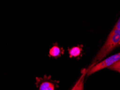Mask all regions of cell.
<instances>
[{
    "mask_svg": "<svg viewBox=\"0 0 120 90\" xmlns=\"http://www.w3.org/2000/svg\"><path fill=\"white\" fill-rule=\"evenodd\" d=\"M120 45V30L112 29L109 33L106 41L105 42L103 47L94 58L92 62L89 65L87 70L92 68L95 65L100 62V61L105 58L108 54Z\"/></svg>",
    "mask_w": 120,
    "mask_h": 90,
    "instance_id": "1",
    "label": "cell"
},
{
    "mask_svg": "<svg viewBox=\"0 0 120 90\" xmlns=\"http://www.w3.org/2000/svg\"><path fill=\"white\" fill-rule=\"evenodd\" d=\"M39 90H55V85L52 82L48 80L42 82L39 85Z\"/></svg>",
    "mask_w": 120,
    "mask_h": 90,
    "instance_id": "6",
    "label": "cell"
},
{
    "mask_svg": "<svg viewBox=\"0 0 120 90\" xmlns=\"http://www.w3.org/2000/svg\"><path fill=\"white\" fill-rule=\"evenodd\" d=\"M82 49L81 46L74 47L70 49H68V52L70 57H77L80 55L82 52Z\"/></svg>",
    "mask_w": 120,
    "mask_h": 90,
    "instance_id": "5",
    "label": "cell"
},
{
    "mask_svg": "<svg viewBox=\"0 0 120 90\" xmlns=\"http://www.w3.org/2000/svg\"><path fill=\"white\" fill-rule=\"evenodd\" d=\"M108 68L110 70H113V71H117L120 73V60L117 61L116 63H114V64L111 65L110 66L108 67Z\"/></svg>",
    "mask_w": 120,
    "mask_h": 90,
    "instance_id": "7",
    "label": "cell"
},
{
    "mask_svg": "<svg viewBox=\"0 0 120 90\" xmlns=\"http://www.w3.org/2000/svg\"><path fill=\"white\" fill-rule=\"evenodd\" d=\"M63 54V50L62 48H60L59 46L55 45L49 50V55L51 57L57 58L60 57L62 54Z\"/></svg>",
    "mask_w": 120,
    "mask_h": 90,
    "instance_id": "4",
    "label": "cell"
},
{
    "mask_svg": "<svg viewBox=\"0 0 120 90\" xmlns=\"http://www.w3.org/2000/svg\"><path fill=\"white\" fill-rule=\"evenodd\" d=\"M119 60H120V52L115 54L114 55H112L110 57L104 59L103 61L98 63V64L95 65L89 70H86V72H87L86 75L87 76L91 75L95 72L100 71L101 70L108 68L111 65L114 64V63L117 62V61H119Z\"/></svg>",
    "mask_w": 120,
    "mask_h": 90,
    "instance_id": "2",
    "label": "cell"
},
{
    "mask_svg": "<svg viewBox=\"0 0 120 90\" xmlns=\"http://www.w3.org/2000/svg\"><path fill=\"white\" fill-rule=\"evenodd\" d=\"M82 75L80 77L78 81L76 83L75 85L74 86L71 90H83L84 87V79L85 77L87 72H86V69L83 70L82 71Z\"/></svg>",
    "mask_w": 120,
    "mask_h": 90,
    "instance_id": "3",
    "label": "cell"
},
{
    "mask_svg": "<svg viewBox=\"0 0 120 90\" xmlns=\"http://www.w3.org/2000/svg\"><path fill=\"white\" fill-rule=\"evenodd\" d=\"M112 29L120 30V18H119V20L117 21V22H116V24L115 25V26H114V28H112Z\"/></svg>",
    "mask_w": 120,
    "mask_h": 90,
    "instance_id": "8",
    "label": "cell"
}]
</instances>
